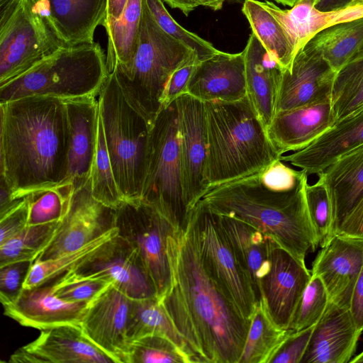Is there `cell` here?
<instances>
[{
    "label": "cell",
    "mask_w": 363,
    "mask_h": 363,
    "mask_svg": "<svg viewBox=\"0 0 363 363\" xmlns=\"http://www.w3.org/2000/svg\"><path fill=\"white\" fill-rule=\"evenodd\" d=\"M170 286L160 299L192 363H238L250 325L203 262L194 221L167 237Z\"/></svg>",
    "instance_id": "obj_1"
},
{
    "label": "cell",
    "mask_w": 363,
    "mask_h": 363,
    "mask_svg": "<svg viewBox=\"0 0 363 363\" xmlns=\"http://www.w3.org/2000/svg\"><path fill=\"white\" fill-rule=\"evenodd\" d=\"M0 174L13 199L70 184L64 100L23 97L0 103Z\"/></svg>",
    "instance_id": "obj_2"
},
{
    "label": "cell",
    "mask_w": 363,
    "mask_h": 363,
    "mask_svg": "<svg viewBox=\"0 0 363 363\" xmlns=\"http://www.w3.org/2000/svg\"><path fill=\"white\" fill-rule=\"evenodd\" d=\"M257 173L213 187L200 201L216 213L250 224L305 264L318 247L306 201L308 175L294 189L280 192L263 186Z\"/></svg>",
    "instance_id": "obj_3"
},
{
    "label": "cell",
    "mask_w": 363,
    "mask_h": 363,
    "mask_svg": "<svg viewBox=\"0 0 363 363\" xmlns=\"http://www.w3.org/2000/svg\"><path fill=\"white\" fill-rule=\"evenodd\" d=\"M205 103L209 189L257 172L280 157L248 96Z\"/></svg>",
    "instance_id": "obj_4"
},
{
    "label": "cell",
    "mask_w": 363,
    "mask_h": 363,
    "mask_svg": "<svg viewBox=\"0 0 363 363\" xmlns=\"http://www.w3.org/2000/svg\"><path fill=\"white\" fill-rule=\"evenodd\" d=\"M108 75L106 55L98 43L64 45L0 86V103L32 96L62 100L96 96Z\"/></svg>",
    "instance_id": "obj_5"
},
{
    "label": "cell",
    "mask_w": 363,
    "mask_h": 363,
    "mask_svg": "<svg viewBox=\"0 0 363 363\" xmlns=\"http://www.w3.org/2000/svg\"><path fill=\"white\" fill-rule=\"evenodd\" d=\"M196 53L164 32L143 1L138 47L130 70L113 73L131 105L152 126L164 105L165 90L174 72Z\"/></svg>",
    "instance_id": "obj_6"
},
{
    "label": "cell",
    "mask_w": 363,
    "mask_h": 363,
    "mask_svg": "<svg viewBox=\"0 0 363 363\" xmlns=\"http://www.w3.org/2000/svg\"><path fill=\"white\" fill-rule=\"evenodd\" d=\"M98 101L118 188L123 201H140L151 126L128 101L113 73L108 74Z\"/></svg>",
    "instance_id": "obj_7"
},
{
    "label": "cell",
    "mask_w": 363,
    "mask_h": 363,
    "mask_svg": "<svg viewBox=\"0 0 363 363\" xmlns=\"http://www.w3.org/2000/svg\"><path fill=\"white\" fill-rule=\"evenodd\" d=\"M177 100L163 107L150 130L141 201L156 208L175 228L188 220L181 162Z\"/></svg>",
    "instance_id": "obj_8"
},
{
    "label": "cell",
    "mask_w": 363,
    "mask_h": 363,
    "mask_svg": "<svg viewBox=\"0 0 363 363\" xmlns=\"http://www.w3.org/2000/svg\"><path fill=\"white\" fill-rule=\"evenodd\" d=\"M62 46L30 0H0V86Z\"/></svg>",
    "instance_id": "obj_9"
},
{
    "label": "cell",
    "mask_w": 363,
    "mask_h": 363,
    "mask_svg": "<svg viewBox=\"0 0 363 363\" xmlns=\"http://www.w3.org/2000/svg\"><path fill=\"white\" fill-rule=\"evenodd\" d=\"M189 213L203 263L242 315L251 320L259 298L250 277L220 225L218 215L201 201Z\"/></svg>",
    "instance_id": "obj_10"
},
{
    "label": "cell",
    "mask_w": 363,
    "mask_h": 363,
    "mask_svg": "<svg viewBox=\"0 0 363 363\" xmlns=\"http://www.w3.org/2000/svg\"><path fill=\"white\" fill-rule=\"evenodd\" d=\"M119 236L135 249L160 300L170 286L167 240L174 228L153 206L141 200L123 201L116 208Z\"/></svg>",
    "instance_id": "obj_11"
},
{
    "label": "cell",
    "mask_w": 363,
    "mask_h": 363,
    "mask_svg": "<svg viewBox=\"0 0 363 363\" xmlns=\"http://www.w3.org/2000/svg\"><path fill=\"white\" fill-rule=\"evenodd\" d=\"M116 228V208L97 201L90 179L74 189L66 211L35 260L44 261L77 250Z\"/></svg>",
    "instance_id": "obj_12"
},
{
    "label": "cell",
    "mask_w": 363,
    "mask_h": 363,
    "mask_svg": "<svg viewBox=\"0 0 363 363\" xmlns=\"http://www.w3.org/2000/svg\"><path fill=\"white\" fill-rule=\"evenodd\" d=\"M177 104L181 142V162L186 203L189 211L208 191V131L205 103L185 93Z\"/></svg>",
    "instance_id": "obj_13"
},
{
    "label": "cell",
    "mask_w": 363,
    "mask_h": 363,
    "mask_svg": "<svg viewBox=\"0 0 363 363\" xmlns=\"http://www.w3.org/2000/svg\"><path fill=\"white\" fill-rule=\"evenodd\" d=\"M312 277L301 263L276 243L271 252L270 267L259 284L260 299L272 321L289 330L299 301Z\"/></svg>",
    "instance_id": "obj_14"
},
{
    "label": "cell",
    "mask_w": 363,
    "mask_h": 363,
    "mask_svg": "<svg viewBox=\"0 0 363 363\" xmlns=\"http://www.w3.org/2000/svg\"><path fill=\"white\" fill-rule=\"evenodd\" d=\"M132 299L113 283L89 302L80 325L86 337L115 363H129L126 331Z\"/></svg>",
    "instance_id": "obj_15"
},
{
    "label": "cell",
    "mask_w": 363,
    "mask_h": 363,
    "mask_svg": "<svg viewBox=\"0 0 363 363\" xmlns=\"http://www.w3.org/2000/svg\"><path fill=\"white\" fill-rule=\"evenodd\" d=\"M11 363H115L95 345L78 325H62L43 330L30 343L11 356Z\"/></svg>",
    "instance_id": "obj_16"
},
{
    "label": "cell",
    "mask_w": 363,
    "mask_h": 363,
    "mask_svg": "<svg viewBox=\"0 0 363 363\" xmlns=\"http://www.w3.org/2000/svg\"><path fill=\"white\" fill-rule=\"evenodd\" d=\"M336 74L318 53L305 45L296 53L291 69L283 72L276 113L331 99Z\"/></svg>",
    "instance_id": "obj_17"
},
{
    "label": "cell",
    "mask_w": 363,
    "mask_h": 363,
    "mask_svg": "<svg viewBox=\"0 0 363 363\" xmlns=\"http://www.w3.org/2000/svg\"><path fill=\"white\" fill-rule=\"evenodd\" d=\"M88 303L59 298L50 283L23 287L17 296L1 302L5 315L21 325L40 330L62 325H80Z\"/></svg>",
    "instance_id": "obj_18"
},
{
    "label": "cell",
    "mask_w": 363,
    "mask_h": 363,
    "mask_svg": "<svg viewBox=\"0 0 363 363\" xmlns=\"http://www.w3.org/2000/svg\"><path fill=\"white\" fill-rule=\"evenodd\" d=\"M321 248L311 273L323 281L330 301L349 309L363 264V241L335 235Z\"/></svg>",
    "instance_id": "obj_19"
},
{
    "label": "cell",
    "mask_w": 363,
    "mask_h": 363,
    "mask_svg": "<svg viewBox=\"0 0 363 363\" xmlns=\"http://www.w3.org/2000/svg\"><path fill=\"white\" fill-rule=\"evenodd\" d=\"M63 45L94 43L96 28L103 23L106 0H30Z\"/></svg>",
    "instance_id": "obj_20"
},
{
    "label": "cell",
    "mask_w": 363,
    "mask_h": 363,
    "mask_svg": "<svg viewBox=\"0 0 363 363\" xmlns=\"http://www.w3.org/2000/svg\"><path fill=\"white\" fill-rule=\"evenodd\" d=\"M186 93L203 101H237L247 96L243 50L219 51L199 61L189 81Z\"/></svg>",
    "instance_id": "obj_21"
},
{
    "label": "cell",
    "mask_w": 363,
    "mask_h": 363,
    "mask_svg": "<svg viewBox=\"0 0 363 363\" xmlns=\"http://www.w3.org/2000/svg\"><path fill=\"white\" fill-rule=\"evenodd\" d=\"M335 123L331 99L275 113L267 128L277 154L302 150L320 137Z\"/></svg>",
    "instance_id": "obj_22"
},
{
    "label": "cell",
    "mask_w": 363,
    "mask_h": 363,
    "mask_svg": "<svg viewBox=\"0 0 363 363\" xmlns=\"http://www.w3.org/2000/svg\"><path fill=\"white\" fill-rule=\"evenodd\" d=\"M76 271L105 274L134 299L157 297L154 283L135 249L118 234L95 257Z\"/></svg>",
    "instance_id": "obj_23"
},
{
    "label": "cell",
    "mask_w": 363,
    "mask_h": 363,
    "mask_svg": "<svg viewBox=\"0 0 363 363\" xmlns=\"http://www.w3.org/2000/svg\"><path fill=\"white\" fill-rule=\"evenodd\" d=\"M362 333L348 308L329 301L314 325L301 363L350 362Z\"/></svg>",
    "instance_id": "obj_24"
},
{
    "label": "cell",
    "mask_w": 363,
    "mask_h": 363,
    "mask_svg": "<svg viewBox=\"0 0 363 363\" xmlns=\"http://www.w3.org/2000/svg\"><path fill=\"white\" fill-rule=\"evenodd\" d=\"M64 101L69 125V182L75 189L90 179L98 138L99 105L96 96Z\"/></svg>",
    "instance_id": "obj_25"
},
{
    "label": "cell",
    "mask_w": 363,
    "mask_h": 363,
    "mask_svg": "<svg viewBox=\"0 0 363 363\" xmlns=\"http://www.w3.org/2000/svg\"><path fill=\"white\" fill-rule=\"evenodd\" d=\"M363 145V107L336 122L306 147L280 160L300 167L307 174H318L338 157Z\"/></svg>",
    "instance_id": "obj_26"
},
{
    "label": "cell",
    "mask_w": 363,
    "mask_h": 363,
    "mask_svg": "<svg viewBox=\"0 0 363 363\" xmlns=\"http://www.w3.org/2000/svg\"><path fill=\"white\" fill-rule=\"evenodd\" d=\"M316 1L299 0L290 9H281L269 1H261L281 24L296 53L320 31L340 23L363 17V0L329 11L317 9Z\"/></svg>",
    "instance_id": "obj_27"
},
{
    "label": "cell",
    "mask_w": 363,
    "mask_h": 363,
    "mask_svg": "<svg viewBox=\"0 0 363 363\" xmlns=\"http://www.w3.org/2000/svg\"><path fill=\"white\" fill-rule=\"evenodd\" d=\"M243 52L247 96L267 130L276 113L284 69L252 33Z\"/></svg>",
    "instance_id": "obj_28"
},
{
    "label": "cell",
    "mask_w": 363,
    "mask_h": 363,
    "mask_svg": "<svg viewBox=\"0 0 363 363\" xmlns=\"http://www.w3.org/2000/svg\"><path fill=\"white\" fill-rule=\"evenodd\" d=\"M318 175L330 197L335 235L363 194V145L338 157Z\"/></svg>",
    "instance_id": "obj_29"
},
{
    "label": "cell",
    "mask_w": 363,
    "mask_h": 363,
    "mask_svg": "<svg viewBox=\"0 0 363 363\" xmlns=\"http://www.w3.org/2000/svg\"><path fill=\"white\" fill-rule=\"evenodd\" d=\"M216 214L238 258L250 277L259 301V281L270 267L271 252L277 242L246 222Z\"/></svg>",
    "instance_id": "obj_30"
},
{
    "label": "cell",
    "mask_w": 363,
    "mask_h": 363,
    "mask_svg": "<svg viewBox=\"0 0 363 363\" xmlns=\"http://www.w3.org/2000/svg\"><path fill=\"white\" fill-rule=\"evenodd\" d=\"M143 1L128 0L119 20L103 26L108 38L106 59L108 74H126L132 67L138 47Z\"/></svg>",
    "instance_id": "obj_31"
},
{
    "label": "cell",
    "mask_w": 363,
    "mask_h": 363,
    "mask_svg": "<svg viewBox=\"0 0 363 363\" xmlns=\"http://www.w3.org/2000/svg\"><path fill=\"white\" fill-rule=\"evenodd\" d=\"M306 45L337 72L363 50V17L328 27L315 34Z\"/></svg>",
    "instance_id": "obj_32"
},
{
    "label": "cell",
    "mask_w": 363,
    "mask_h": 363,
    "mask_svg": "<svg viewBox=\"0 0 363 363\" xmlns=\"http://www.w3.org/2000/svg\"><path fill=\"white\" fill-rule=\"evenodd\" d=\"M149 335H158L169 339L191 358L186 343L177 332L159 298L155 296L133 298L127 325V339L130 343Z\"/></svg>",
    "instance_id": "obj_33"
},
{
    "label": "cell",
    "mask_w": 363,
    "mask_h": 363,
    "mask_svg": "<svg viewBox=\"0 0 363 363\" xmlns=\"http://www.w3.org/2000/svg\"><path fill=\"white\" fill-rule=\"evenodd\" d=\"M242 11L252 33L284 71L291 69L296 55L288 35L278 21L257 0H245Z\"/></svg>",
    "instance_id": "obj_34"
},
{
    "label": "cell",
    "mask_w": 363,
    "mask_h": 363,
    "mask_svg": "<svg viewBox=\"0 0 363 363\" xmlns=\"http://www.w3.org/2000/svg\"><path fill=\"white\" fill-rule=\"evenodd\" d=\"M117 235L118 229L115 228L77 250L44 261L35 260L23 287L30 288L45 284L65 273L78 270L101 252Z\"/></svg>",
    "instance_id": "obj_35"
},
{
    "label": "cell",
    "mask_w": 363,
    "mask_h": 363,
    "mask_svg": "<svg viewBox=\"0 0 363 363\" xmlns=\"http://www.w3.org/2000/svg\"><path fill=\"white\" fill-rule=\"evenodd\" d=\"M291 331L279 328L259 300L252 316L238 363H269Z\"/></svg>",
    "instance_id": "obj_36"
},
{
    "label": "cell",
    "mask_w": 363,
    "mask_h": 363,
    "mask_svg": "<svg viewBox=\"0 0 363 363\" xmlns=\"http://www.w3.org/2000/svg\"><path fill=\"white\" fill-rule=\"evenodd\" d=\"M331 104L335 123L363 107V50L337 72Z\"/></svg>",
    "instance_id": "obj_37"
},
{
    "label": "cell",
    "mask_w": 363,
    "mask_h": 363,
    "mask_svg": "<svg viewBox=\"0 0 363 363\" xmlns=\"http://www.w3.org/2000/svg\"><path fill=\"white\" fill-rule=\"evenodd\" d=\"M60 221L28 225L0 245V267L17 262H34L53 236Z\"/></svg>",
    "instance_id": "obj_38"
},
{
    "label": "cell",
    "mask_w": 363,
    "mask_h": 363,
    "mask_svg": "<svg viewBox=\"0 0 363 363\" xmlns=\"http://www.w3.org/2000/svg\"><path fill=\"white\" fill-rule=\"evenodd\" d=\"M90 182L92 195L101 203L116 208L123 201L113 175L100 113Z\"/></svg>",
    "instance_id": "obj_39"
},
{
    "label": "cell",
    "mask_w": 363,
    "mask_h": 363,
    "mask_svg": "<svg viewBox=\"0 0 363 363\" xmlns=\"http://www.w3.org/2000/svg\"><path fill=\"white\" fill-rule=\"evenodd\" d=\"M49 283L59 298L69 302L89 303L113 281L105 274L70 271Z\"/></svg>",
    "instance_id": "obj_40"
},
{
    "label": "cell",
    "mask_w": 363,
    "mask_h": 363,
    "mask_svg": "<svg viewBox=\"0 0 363 363\" xmlns=\"http://www.w3.org/2000/svg\"><path fill=\"white\" fill-rule=\"evenodd\" d=\"M306 201L318 245L323 247L334 236L333 207L327 187L322 179L306 184Z\"/></svg>",
    "instance_id": "obj_41"
},
{
    "label": "cell",
    "mask_w": 363,
    "mask_h": 363,
    "mask_svg": "<svg viewBox=\"0 0 363 363\" xmlns=\"http://www.w3.org/2000/svg\"><path fill=\"white\" fill-rule=\"evenodd\" d=\"M72 192L73 185L70 183L28 195V225L60 220L66 211Z\"/></svg>",
    "instance_id": "obj_42"
},
{
    "label": "cell",
    "mask_w": 363,
    "mask_h": 363,
    "mask_svg": "<svg viewBox=\"0 0 363 363\" xmlns=\"http://www.w3.org/2000/svg\"><path fill=\"white\" fill-rule=\"evenodd\" d=\"M189 356L169 339L149 335L130 342L129 363H191Z\"/></svg>",
    "instance_id": "obj_43"
},
{
    "label": "cell",
    "mask_w": 363,
    "mask_h": 363,
    "mask_svg": "<svg viewBox=\"0 0 363 363\" xmlns=\"http://www.w3.org/2000/svg\"><path fill=\"white\" fill-rule=\"evenodd\" d=\"M330 301L321 279L312 274L293 315L289 329L298 331L315 325L323 315Z\"/></svg>",
    "instance_id": "obj_44"
},
{
    "label": "cell",
    "mask_w": 363,
    "mask_h": 363,
    "mask_svg": "<svg viewBox=\"0 0 363 363\" xmlns=\"http://www.w3.org/2000/svg\"><path fill=\"white\" fill-rule=\"evenodd\" d=\"M145 1L160 27L167 34L194 50L199 61L206 60L220 51L211 43L180 26L166 9L162 0H145Z\"/></svg>",
    "instance_id": "obj_45"
},
{
    "label": "cell",
    "mask_w": 363,
    "mask_h": 363,
    "mask_svg": "<svg viewBox=\"0 0 363 363\" xmlns=\"http://www.w3.org/2000/svg\"><path fill=\"white\" fill-rule=\"evenodd\" d=\"M259 179L265 187L275 191H289L296 188L307 173L301 169L295 170L280 159L257 173Z\"/></svg>",
    "instance_id": "obj_46"
},
{
    "label": "cell",
    "mask_w": 363,
    "mask_h": 363,
    "mask_svg": "<svg viewBox=\"0 0 363 363\" xmlns=\"http://www.w3.org/2000/svg\"><path fill=\"white\" fill-rule=\"evenodd\" d=\"M314 325L288 335L269 363H301Z\"/></svg>",
    "instance_id": "obj_47"
},
{
    "label": "cell",
    "mask_w": 363,
    "mask_h": 363,
    "mask_svg": "<svg viewBox=\"0 0 363 363\" xmlns=\"http://www.w3.org/2000/svg\"><path fill=\"white\" fill-rule=\"evenodd\" d=\"M33 262H17L0 267L1 303L13 298L21 291Z\"/></svg>",
    "instance_id": "obj_48"
},
{
    "label": "cell",
    "mask_w": 363,
    "mask_h": 363,
    "mask_svg": "<svg viewBox=\"0 0 363 363\" xmlns=\"http://www.w3.org/2000/svg\"><path fill=\"white\" fill-rule=\"evenodd\" d=\"M29 200L26 196L5 213L0 214V245L28 226Z\"/></svg>",
    "instance_id": "obj_49"
},
{
    "label": "cell",
    "mask_w": 363,
    "mask_h": 363,
    "mask_svg": "<svg viewBox=\"0 0 363 363\" xmlns=\"http://www.w3.org/2000/svg\"><path fill=\"white\" fill-rule=\"evenodd\" d=\"M199 60L196 53L192 55L171 76L164 94L163 107L186 93V88L193 71Z\"/></svg>",
    "instance_id": "obj_50"
},
{
    "label": "cell",
    "mask_w": 363,
    "mask_h": 363,
    "mask_svg": "<svg viewBox=\"0 0 363 363\" xmlns=\"http://www.w3.org/2000/svg\"><path fill=\"white\" fill-rule=\"evenodd\" d=\"M336 235L363 241V194Z\"/></svg>",
    "instance_id": "obj_51"
},
{
    "label": "cell",
    "mask_w": 363,
    "mask_h": 363,
    "mask_svg": "<svg viewBox=\"0 0 363 363\" xmlns=\"http://www.w3.org/2000/svg\"><path fill=\"white\" fill-rule=\"evenodd\" d=\"M350 313L359 330L363 331V264L355 282L349 307Z\"/></svg>",
    "instance_id": "obj_52"
},
{
    "label": "cell",
    "mask_w": 363,
    "mask_h": 363,
    "mask_svg": "<svg viewBox=\"0 0 363 363\" xmlns=\"http://www.w3.org/2000/svg\"><path fill=\"white\" fill-rule=\"evenodd\" d=\"M128 2V0H106V13L101 26L119 20Z\"/></svg>",
    "instance_id": "obj_53"
},
{
    "label": "cell",
    "mask_w": 363,
    "mask_h": 363,
    "mask_svg": "<svg viewBox=\"0 0 363 363\" xmlns=\"http://www.w3.org/2000/svg\"><path fill=\"white\" fill-rule=\"evenodd\" d=\"M167 3L171 8L180 10L184 14L188 16L189 13L196 8L203 6L208 7V0H162Z\"/></svg>",
    "instance_id": "obj_54"
},
{
    "label": "cell",
    "mask_w": 363,
    "mask_h": 363,
    "mask_svg": "<svg viewBox=\"0 0 363 363\" xmlns=\"http://www.w3.org/2000/svg\"><path fill=\"white\" fill-rule=\"evenodd\" d=\"M23 199V198H22ZM22 199L14 200L12 197V193L4 179L1 177L0 182V214L7 211L13 207Z\"/></svg>",
    "instance_id": "obj_55"
},
{
    "label": "cell",
    "mask_w": 363,
    "mask_h": 363,
    "mask_svg": "<svg viewBox=\"0 0 363 363\" xmlns=\"http://www.w3.org/2000/svg\"><path fill=\"white\" fill-rule=\"evenodd\" d=\"M359 0H317L315 8L322 11H333L348 6Z\"/></svg>",
    "instance_id": "obj_56"
},
{
    "label": "cell",
    "mask_w": 363,
    "mask_h": 363,
    "mask_svg": "<svg viewBox=\"0 0 363 363\" xmlns=\"http://www.w3.org/2000/svg\"><path fill=\"white\" fill-rule=\"evenodd\" d=\"M209 6L208 8L213 9V11L220 10L224 4L228 0H208Z\"/></svg>",
    "instance_id": "obj_57"
},
{
    "label": "cell",
    "mask_w": 363,
    "mask_h": 363,
    "mask_svg": "<svg viewBox=\"0 0 363 363\" xmlns=\"http://www.w3.org/2000/svg\"><path fill=\"white\" fill-rule=\"evenodd\" d=\"M279 4L293 7L299 0H274Z\"/></svg>",
    "instance_id": "obj_58"
},
{
    "label": "cell",
    "mask_w": 363,
    "mask_h": 363,
    "mask_svg": "<svg viewBox=\"0 0 363 363\" xmlns=\"http://www.w3.org/2000/svg\"><path fill=\"white\" fill-rule=\"evenodd\" d=\"M350 363H363V350L357 356L354 357Z\"/></svg>",
    "instance_id": "obj_59"
}]
</instances>
